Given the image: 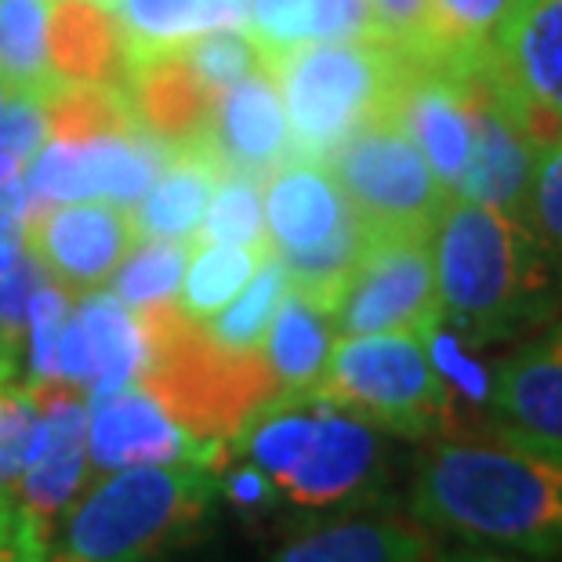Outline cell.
I'll use <instances>...</instances> for the list:
<instances>
[{
    "mask_svg": "<svg viewBox=\"0 0 562 562\" xmlns=\"http://www.w3.org/2000/svg\"><path fill=\"white\" fill-rule=\"evenodd\" d=\"M411 512L472 548L562 559V450L497 428L439 436L417 461Z\"/></svg>",
    "mask_w": 562,
    "mask_h": 562,
    "instance_id": "obj_1",
    "label": "cell"
},
{
    "mask_svg": "<svg viewBox=\"0 0 562 562\" xmlns=\"http://www.w3.org/2000/svg\"><path fill=\"white\" fill-rule=\"evenodd\" d=\"M432 266L439 319L464 341H505L562 305V272L548 244L486 203L450 193L432 225Z\"/></svg>",
    "mask_w": 562,
    "mask_h": 562,
    "instance_id": "obj_2",
    "label": "cell"
},
{
    "mask_svg": "<svg viewBox=\"0 0 562 562\" xmlns=\"http://www.w3.org/2000/svg\"><path fill=\"white\" fill-rule=\"evenodd\" d=\"M149 338L138 385L153 392L186 432L225 442L280 392L266 352H233L175 302L135 308Z\"/></svg>",
    "mask_w": 562,
    "mask_h": 562,
    "instance_id": "obj_3",
    "label": "cell"
},
{
    "mask_svg": "<svg viewBox=\"0 0 562 562\" xmlns=\"http://www.w3.org/2000/svg\"><path fill=\"white\" fill-rule=\"evenodd\" d=\"M218 480L207 464L105 472L66 519V552L83 562H153L200 530Z\"/></svg>",
    "mask_w": 562,
    "mask_h": 562,
    "instance_id": "obj_4",
    "label": "cell"
},
{
    "mask_svg": "<svg viewBox=\"0 0 562 562\" xmlns=\"http://www.w3.org/2000/svg\"><path fill=\"white\" fill-rule=\"evenodd\" d=\"M277 80L294 157L323 160L378 116L389 113L406 55L381 41H305L266 55Z\"/></svg>",
    "mask_w": 562,
    "mask_h": 562,
    "instance_id": "obj_5",
    "label": "cell"
},
{
    "mask_svg": "<svg viewBox=\"0 0 562 562\" xmlns=\"http://www.w3.org/2000/svg\"><path fill=\"white\" fill-rule=\"evenodd\" d=\"M316 392L345 414L396 436H442L453 428V392L436 370L422 334L341 338Z\"/></svg>",
    "mask_w": 562,
    "mask_h": 562,
    "instance_id": "obj_6",
    "label": "cell"
},
{
    "mask_svg": "<svg viewBox=\"0 0 562 562\" xmlns=\"http://www.w3.org/2000/svg\"><path fill=\"white\" fill-rule=\"evenodd\" d=\"M327 160L367 236H432L450 189L396 121L356 127Z\"/></svg>",
    "mask_w": 562,
    "mask_h": 562,
    "instance_id": "obj_7",
    "label": "cell"
},
{
    "mask_svg": "<svg viewBox=\"0 0 562 562\" xmlns=\"http://www.w3.org/2000/svg\"><path fill=\"white\" fill-rule=\"evenodd\" d=\"M338 338L425 334L439 323L432 236H370L356 269L334 297Z\"/></svg>",
    "mask_w": 562,
    "mask_h": 562,
    "instance_id": "obj_8",
    "label": "cell"
},
{
    "mask_svg": "<svg viewBox=\"0 0 562 562\" xmlns=\"http://www.w3.org/2000/svg\"><path fill=\"white\" fill-rule=\"evenodd\" d=\"M19 236L58 286L88 294L113 280L138 244V225L135 211L110 200L30 203L19 218Z\"/></svg>",
    "mask_w": 562,
    "mask_h": 562,
    "instance_id": "obj_9",
    "label": "cell"
},
{
    "mask_svg": "<svg viewBox=\"0 0 562 562\" xmlns=\"http://www.w3.org/2000/svg\"><path fill=\"white\" fill-rule=\"evenodd\" d=\"M490 69L537 149L562 131V0H516L494 33Z\"/></svg>",
    "mask_w": 562,
    "mask_h": 562,
    "instance_id": "obj_10",
    "label": "cell"
},
{
    "mask_svg": "<svg viewBox=\"0 0 562 562\" xmlns=\"http://www.w3.org/2000/svg\"><path fill=\"white\" fill-rule=\"evenodd\" d=\"M167 146L138 135H105L88 142H47L26 171L30 203H74V200H110L138 203L157 182Z\"/></svg>",
    "mask_w": 562,
    "mask_h": 562,
    "instance_id": "obj_11",
    "label": "cell"
},
{
    "mask_svg": "<svg viewBox=\"0 0 562 562\" xmlns=\"http://www.w3.org/2000/svg\"><path fill=\"white\" fill-rule=\"evenodd\" d=\"M458 69L472 110V153L453 196L486 203V207H497L530 225L537 146L516 121L505 91L497 88L490 58L464 63Z\"/></svg>",
    "mask_w": 562,
    "mask_h": 562,
    "instance_id": "obj_12",
    "label": "cell"
},
{
    "mask_svg": "<svg viewBox=\"0 0 562 562\" xmlns=\"http://www.w3.org/2000/svg\"><path fill=\"white\" fill-rule=\"evenodd\" d=\"M225 442L186 432L164 403L142 385H127L88 406V461L99 472H121L135 464H207L218 469Z\"/></svg>",
    "mask_w": 562,
    "mask_h": 562,
    "instance_id": "obj_13",
    "label": "cell"
},
{
    "mask_svg": "<svg viewBox=\"0 0 562 562\" xmlns=\"http://www.w3.org/2000/svg\"><path fill=\"white\" fill-rule=\"evenodd\" d=\"M121 88L138 127L160 146H207L222 94L200 80L182 44L124 47Z\"/></svg>",
    "mask_w": 562,
    "mask_h": 562,
    "instance_id": "obj_14",
    "label": "cell"
},
{
    "mask_svg": "<svg viewBox=\"0 0 562 562\" xmlns=\"http://www.w3.org/2000/svg\"><path fill=\"white\" fill-rule=\"evenodd\" d=\"M41 432L33 442L19 490H8L47 533L52 522L74 505L77 490L88 475V403L66 389V381H41Z\"/></svg>",
    "mask_w": 562,
    "mask_h": 562,
    "instance_id": "obj_15",
    "label": "cell"
},
{
    "mask_svg": "<svg viewBox=\"0 0 562 562\" xmlns=\"http://www.w3.org/2000/svg\"><path fill=\"white\" fill-rule=\"evenodd\" d=\"M378 472H381L378 428L323 400L313 447H308L305 461L286 480L277 483V490L286 501H294V505L330 508L363 497L374 486Z\"/></svg>",
    "mask_w": 562,
    "mask_h": 562,
    "instance_id": "obj_16",
    "label": "cell"
},
{
    "mask_svg": "<svg viewBox=\"0 0 562 562\" xmlns=\"http://www.w3.org/2000/svg\"><path fill=\"white\" fill-rule=\"evenodd\" d=\"M486 411L497 432L562 450V319L490 370Z\"/></svg>",
    "mask_w": 562,
    "mask_h": 562,
    "instance_id": "obj_17",
    "label": "cell"
},
{
    "mask_svg": "<svg viewBox=\"0 0 562 562\" xmlns=\"http://www.w3.org/2000/svg\"><path fill=\"white\" fill-rule=\"evenodd\" d=\"M207 149L222 164L225 175L266 178L291 157V131H286L283 102L277 80L266 66L222 91Z\"/></svg>",
    "mask_w": 562,
    "mask_h": 562,
    "instance_id": "obj_18",
    "label": "cell"
},
{
    "mask_svg": "<svg viewBox=\"0 0 562 562\" xmlns=\"http://www.w3.org/2000/svg\"><path fill=\"white\" fill-rule=\"evenodd\" d=\"M261 203H266V236L277 255L316 247L352 218V207L330 167L308 157H286V164L269 175Z\"/></svg>",
    "mask_w": 562,
    "mask_h": 562,
    "instance_id": "obj_19",
    "label": "cell"
},
{
    "mask_svg": "<svg viewBox=\"0 0 562 562\" xmlns=\"http://www.w3.org/2000/svg\"><path fill=\"white\" fill-rule=\"evenodd\" d=\"M47 55L58 83H121L124 33L110 8L94 0H52Z\"/></svg>",
    "mask_w": 562,
    "mask_h": 562,
    "instance_id": "obj_20",
    "label": "cell"
},
{
    "mask_svg": "<svg viewBox=\"0 0 562 562\" xmlns=\"http://www.w3.org/2000/svg\"><path fill=\"white\" fill-rule=\"evenodd\" d=\"M222 175V164L214 160L207 146H186L167 153V167L135 207V225L142 240L193 244Z\"/></svg>",
    "mask_w": 562,
    "mask_h": 562,
    "instance_id": "obj_21",
    "label": "cell"
},
{
    "mask_svg": "<svg viewBox=\"0 0 562 562\" xmlns=\"http://www.w3.org/2000/svg\"><path fill=\"white\" fill-rule=\"evenodd\" d=\"M432 537L400 519H341L286 541L272 562H428Z\"/></svg>",
    "mask_w": 562,
    "mask_h": 562,
    "instance_id": "obj_22",
    "label": "cell"
},
{
    "mask_svg": "<svg viewBox=\"0 0 562 562\" xmlns=\"http://www.w3.org/2000/svg\"><path fill=\"white\" fill-rule=\"evenodd\" d=\"M74 316L91 352V400L138 385L149 363V338L135 308H127L113 291H88Z\"/></svg>",
    "mask_w": 562,
    "mask_h": 562,
    "instance_id": "obj_23",
    "label": "cell"
},
{
    "mask_svg": "<svg viewBox=\"0 0 562 562\" xmlns=\"http://www.w3.org/2000/svg\"><path fill=\"white\" fill-rule=\"evenodd\" d=\"M334 349V323L330 313L308 302L297 291H286L277 316L266 334V360L280 381V392H308L316 389L323 367Z\"/></svg>",
    "mask_w": 562,
    "mask_h": 562,
    "instance_id": "obj_24",
    "label": "cell"
},
{
    "mask_svg": "<svg viewBox=\"0 0 562 562\" xmlns=\"http://www.w3.org/2000/svg\"><path fill=\"white\" fill-rule=\"evenodd\" d=\"M124 47H167L214 30H244L247 0H116Z\"/></svg>",
    "mask_w": 562,
    "mask_h": 562,
    "instance_id": "obj_25",
    "label": "cell"
},
{
    "mask_svg": "<svg viewBox=\"0 0 562 562\" xmlns=\"http://www.w3.org/2000/svg\"><path fill=\"white\" fill-rule=\"evenodd\" d=\"M52 0H0V77L15 99L44 105L63 88L47 55Z\"/></svg>",
    "mask_w": 562,
    "mask_h": 562,
    "instance_id": "obj_26",
    "label": "cell"
},
{
    "mask_svg": "<svg viewBox=\"0 0 562 562\" xmlns=\"http://www.w3.org/2000/svg\"><path fill=\"white\" fill-rule=\"evenodd\" d=\"M41 110L52 142H88L142 131L121 83H63Z\"/></svg>",
    "mask_w": 562,
    "mask_h": 562,
    "instance_id": "obj_27",
    "label": "cell"
},
{
    "mask_svg": "<svg viewBox=\"0 0 562 562\" xmlns=\"http://www.w3.org/2000/svg\"><path fill=\"white\" fill-rule=\"evenodd\" d=\"M272 247H236V244H203L193 247L182 277V302L178 308L196 319L207 323L214 313H222L236 294L244 291V283L255 277L258 261L269 255Z\"/></svg>",
    "mask_w": 562,
    "mask_h": 562,
    "instance_id": "obj_28",
    "label": "cell"
},
{
    "mask_svg": "<svg viewBox=\"0 0 562 562\" xmlns=\"http://www.w3.org/2000/svg\"><path fill=\"white\" fill-rule=\"evenodd\" d=\"M286 291H291V280H286L283 261L269 250V255L258 261L255 277L236 294V302L225 305L222 313H214L203 323V330L233 352H258L261 345H266L269 323L277 316Z\"/></svg>",
    "mask_w": 562,
    "mask_h": 562,
    "instance_id": "obj_29",
    "label": "cell"
},
{
    "mask_svg": "<svg viewBox=\"0 0 562 562\" xmlns=\"http://www.w3.org/2000/svg\"><path fill=\"white\" fill-rule=\"evenodd\" d=\"M516 0H432V63H483Z\"/></svg>",
    "mask_w": 562,
    "mask_h": 562,
    "instance_id": "obj_30",
    "label": "cell"
},
{
    "mask_svg": "<svg viewBox=\"0 0 562 562\" xmlns=\"http://www.w3.org/2000/svg\"><path fill=\"white\" fill-rule=\"evenodd\" d=\"M203 244H236V247H269L266 236V203H261V178L222 175L218 189L207 203L193 247Z\"/></svg>",
    "mask_w": 562,
    "mask_h": 562,
    "instance_id": "obj_31",
    "label": "cell"
},
{
    "mask_svg": "<svg viewBox=\"0 0 562 562\" xmlns=\"http://www.w3.org/2000/svg\"><path fill=\"white\" fill-rule=\"evenodd\" d=\"M189 255L193 244L186 240H142V247H131L121 269L113 272V294L127 308L171 302L182 286Z\"/></svg>",
    "mask_w": 562,
    "mask_h": 562,
    "instance_id": "obj_32",
    "label": "cell"
},
{
    "mask_svg": "<svg viewBox=\"0 0 562 562\" xmlns=\"http://www.w3.org/2000/svg\"><path fill=\"white\" fill-rule=\"evenodd\" d=\"M189 63L200 74L203 83H211L214 91H225L229 83L247 77L250 69L266 66V52L258 47V41L247 30H214L200 33V37L182 41Z\"/></svg>",
    "mask_w": 562,
    "mask_h": 562,
    "instance_id": "obj_33",
    "label": "cell"
},
{
    "mask_svg": "<svg viewBox=\"0 0 562 562\" xmlns=\"http://www.w3.org/2000/svg\"><path fill=\"white\" fill-rule=\"evenodd\" d=\"M44 283V269L30 247L22 244L19 229L0 233V338L11 352H15L19 334L26 330L30 297Z\"/></svg>",
    "mask_w": 562,
    "mask_h": 562,
    "instance_id": "obj_34",
    "label": "cell"
},
{
    "mask_svg": "<svg viewBox=\"0 0 562 562\" xmlns=\"http://www.w3.org/2000/svg\"><path fill=\"white\" fill-rule=\"evenodd\" d=\"M367 37L432 63V0H367Z\"/></svg>",
    "mask_w": 562,
    "mask_h": 562,
    "instance_id": "obj_35",
    "label": "cell"
},
{
    "mask_svg": "<svg viewBox=\"0 0 562 562\" xmlns=\"http://www.w3.org/2000/svg\"><path fill=\"white\" fill-rule=\"evenodd\" d=\"M41 400L37 392L4 389L0 392V494H8L26 469L33 442L41 432Z\"/></svg>",
    "mask_w": 562,
    "mask_h": 562,
    "instance_id": "obj_36",
    "label": "cell"
},
{
    "mask_svg": "<svg viewBox=\"0 0 562 562\" xmlns=\"http://www.w3.org/2000/svg\"><path fill=\"white\" fill-rule=\"evenodd\" d=\"M319 0H247V33L266 55L316 41Z\"/></svg>",
    "mask_w": 562,
    "mask_h": 562,
    "instance_id": "obj_37",
    "label": "cell"
},
{
    "mask_svg": "<svg viewBox=\"0 0 562 562\" xmlns=\"http://www.w3.org/2000/svg\"><path fill=\"white\" fill-rule=\"evenodd\" d=\"M69 319V291L58 283H41L30 297V370L33 381H58V338Z\"/></svg>",
    "mask_w": 562,
    "mask_h": 562,
    "instance_id": "obj_38",
    "label": "cell"
},
{
    "mask_svg": "<svg viewBox=\"0 0 562 562\" xmlns=\"http://www.w3.org/2000/svg\"><path fill=\"white\" fill-rule=\"evenodd\" d=\"M44 138L47 127L41 105L11 94L4 116H0V189L22 182V171H30L33 157L44 149Z\"/></svg>",
    "mask_w": 562,
    "mask_h": 562,
    "instance_id": "obj_39",
    "label": "cell"
},
{
    "mask_svg": "<svg viewBox=\"0 0 562 562\" xmlns=\"http://www.w3.org/2000/svg\"><path fill=\"white\" fill-rule=\"evenodd\" d=\"M530 229L562 261V131L537 149L530 189Z\"/></svg>",
    "mask_w": 562,
    "mask_h": 562,
    "instance_id": "obj_40",
    "label": "cell"
},
{
    "mask_svg": "<svg viewBox=\"0 0 562 562\" xmlns=\"http://www.w3.org/2000/svg\"><path fill=\"white\" fill-rule=\"evenodd\" d=\"M428 562H526V559H516L512 552H497V548H472V552H453L442 559L432 555Z\"/></svg>",
    "mask_w": 562,
    "mask_h": 562,
    "instance_id": "obj_41",
    "label": "cell"
},
{
    "mask_svg": "<svg viewBox=\"0 0 562 562\" xmlns=\"http://www.w3.org/2000/svg\"><path fill=\"white\" fill-rule=\"evenodd\" d=\"M11 356H15V352H11L4 345V338H0V385H4L8 374H11Z\"/></svg>",
    "mask_w": 562,
    "mask_h": 562,
    "instance_id": "obj_42",
    "label": "cell"
},
{
    "mask_svg": "<svg viewBox=\"0 0 562 562\" xmlns=\"http://www.w3.org/2000/svg\"><path fill=\"white\" fill-rule=\"evenodd\" d=\"M8 102H11V91H8V83H4V77H0V116H4V110H8Z\"/></svg>",
    "mask_w": 562,
    "mask_h": 562,
    "instance_id": "obj_43",
    "label": "cell"
},
{
    "mask_svg": "<svg viewBox=\"0 0 562 562\" xmlns=\"http://www.w3.org/2000/svg\"><path fill=\"white\" fill-rule=\"evenodd\" d=\"M44 562H83V559H77L74 552H66V548H63V552H55L52 559H44Z\"/></svg>",
    "mask_w": 562,
    "mask_h": 562,
    "instance_id": "obj_44",
    "label": "cell"
},
{
    "mask_svg": "<svg viewBox=\"0 0 562 562\" xmlns=\"http://www.w3.org/2000/svg\"><path fill=\"white\" fill-rule=\"evenodd\" d=\"M94 4H102V8H110V11H113V4H116V0H94Z\"/></svg>",
    "mask_w": 562,
    "mask_h": 562,
    "instance_id": "obj_45",
    "label": "cell"
}]
</instances>
